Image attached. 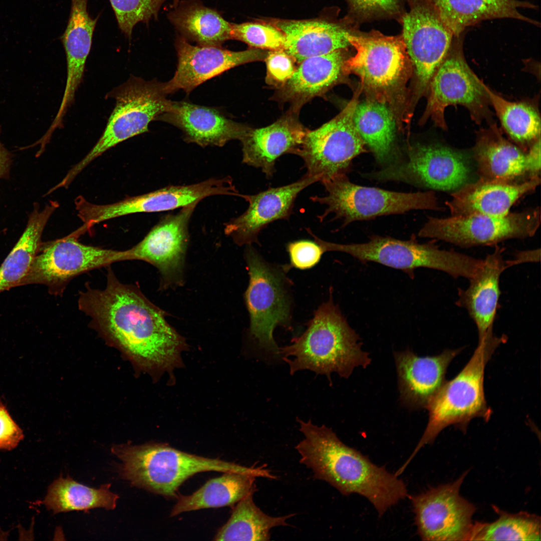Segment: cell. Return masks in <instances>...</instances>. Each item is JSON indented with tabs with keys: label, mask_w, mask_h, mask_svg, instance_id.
I'll return each instance as SVG.
<instances>
[{
	"label": "cell",
	"mask_w": 541,
	"mask_h": 541,
	"mask_svg": "<svg viewBox=\"0 0 541 541\" xmlns=\"http://www.w3.org/2000/svg\"><path fill=\"white\" fill-rule=\"evenodd\" d=\"M104 289L88 283L79 293V310L92 327L130 354L146 370L160 375L183 365L186 344L165 319L164 312L135 286L117 278L107 266Z\"/></svg>",
	"instance_id": "1"
},
{
	"label": "cell",
	"mask_w": 541,
	"mask_h": 541,
	"mask_svg": "<svg viewBox=\"0 0 541 541\" xmlns=\"http://www.w3.org/2000/svg\"><path fill=\"white\" fill-rule=\"evenodd\" d=\"M304 439L295 447L300 462L313 476L325 481L344 495L366 497L380 516L408 496L404 482L384 467L343 443L332 429L297 418Z\"/></svg>",
	"instance_id": "2"
},
{
	"label": "cell",
	"mask_w": 541,
	"mask_h": 541,
	"mask_svg": "<svg viewBox=\"0 0 541 541\" xmlns=\"http://www.w3.org/2000/svg\"><path fill=\"white\" fill-rule=\"evenodd\" d=\"M356 53L344 64L346 76L353 74L361 81L368 98L387 105L394 113L398 129L408 124L409 81L413 70L401 35L389 36L372 30L353 31L348 37Z\"/></svg>",
	"instance_id": "3"
},
{
	"label": "cell",
	"mask_w": 541,
	"mask_h": 541,
	"mask_svg": "<svg viewBox=\"0 0 541 541\" xmlns=\"http://www.w3.org/2000/svg\"><path fill=\"white\" fill-rule=\"evenodd\" d=\"M359 339L331 297L317 309L300 336L279 348L280 356L291 375L308 370L325 375L330 382L332 373L348 378L356 367L366 368L371 362Z\"/></svg>",
	"instance_id": "4"
},
{
	"label": "cell",
	"mask_w": 541,
	"mask_h": 541,
	"mask_svg": "<svg viewBox=\"0 0 541 541\" xmlns=\"http://www.w3.org/2000/svg\"><path fill=\"white\" fill-rule=\"evenodd\" d=\"M111 451L122 461L119 472L122 478L133 486L168 498H176L181 484L198 473L234 472L263 477L266 472L262 466L246 467L198 456L163 443L115 445Z\"/></svg>",
	"instance_id": "5"
},
{
	"label": "cell",
	"mask_w": 541,
	"mask_h": 541,
	"mask_svg": "<svg viewBox=\"0 0 541 541\" xmlns=\"http://www.w3.org/2000/svg\"><path fill=\"white\" fill-rule=\"evenodd\" d=\"M506 337H497L493 331L478 340L477 348L462 370L452 380L445 381L426 409L429 419L425 430L414 450L403 465L406 468L425 445L433 442L444 428L453 425L465 431L475 418L488 421L491 411L484 391L486 364Z\"/></svg>",
	"instance_id": "6"
},
{
	"label": "cell",
	"mask_w": 541,
	"mask_h": 541,
	"mask_svg": "<svg viewBox=\"0 0 541 541\" xmlns=\"http://www.w3.org/2000/svg\"><path fill=\"white\" fill-rule=\"evenodd\" d=\"M167 95L164 83L134 76L112 89L106 96L114 99L115 105L102 134L87 154L69 170L63 183L70 185L91 162L108 150L147 132L150 123L169 109L172 101Z\"/></svg>",
	"instance_id": "7"
},
{
	"label": "cell",
	"mask_w": 541,
	"mask_h": 541,
	"mask_svg": "<svg viewBox=\"0 0 541 541\" xmlns=\"http://www.w3.org/2000/svg\"><path fill=\"white\" fill-rule=\"evenodd\" d=\"M327 251L348 253L361 262H376L400 269L413 278L414 270L427 267L447 273L453 278H472L482 259L454 250L440 249L434 242L419 243L414 237L403 240L391 237L373 235L367 242L339 244L320 240Z\"/></svg>",
	"instance_id": "8"
},
{
	"label": "cell",
	"mask_w": 541,
	"mask_h": 541,
	"mask_svg": "<svg viewBox=\"0 0 541 541\" xmlns=\"http://www.w3.org/2000/svg\"><path fill=\"white\" fill-rule=\"evenodd\" d=\"M322 184L325 188L326 195L310 197L313 202L327 206L324 213L318 217L322 221L329 214L333 213L335 217L333 220L342 219L343 226L355 221L403 213L412 210L442 209L431 190L406 193L363 186L351 182L346 174Z\"/></svg>",
	"instance_id": "9"
},
{
	"label": "cell",
	"mask_w": 541,
	"mask_h": 541,
	"mask_svg": "<svg viewBox=\"0 0 541 541\" xmlns=\"http://www.w3.org/2000/svg\"><path fill=\"white\" fill-rule=\"evenodd\" d=\"M464 34L454 37L449 52L430 82L427 104L420 120L423 124L431 118L435 125L447 128L445 110L449 106L461 105L467 109L472 121L479 125L484 121L492 123L490 103L485 84L471 69L464 55Z\"/></svg>",
	"instance_id": "10"
},
{
	"label": "cell",
	"mask_w": 541,
	"mask_h": 541,
	"mask_svg": "<svg viewBox=\"0 0 541 541\" xmlns=\"http://www.w3.org/2000/svg\"><path fill=\"white\" fill-rule=\"evenodd\" d=\"M409 10L400 21L401 34L412 63L413 84L409 110L426 96L434 74L442 63L454 37L426 0H409Z\"/></svg>",
	"instance_id": "11"
},
{
	"label": "cell",
	"mask_w": 541,
	"mask_h": 541,
	"mask_svg": "<svg viewBox=\"0 0 541 541\" xmlns=\"http://www.w3.org/2000/svg\"><path fill=\"white\" fill-rule=\"evenodd\" d=\"M540 224L539 207L509 212L504 216L474 213L446 218L429 217L418 236L443 240L461 247L495 246L507 239L532 237Z\"/></svg>",
	"instance_id": "12"
},
{
	"label": "cell",
	"mask_w": 541,
	"mask_h": 541,
	"mask_svg": "<svg viewBox=\"0 0 541 541\" xmlns=\"http://www.w3.org/2000/svg\"><path fill=\"white\" fill-rule=\"evenodd\" d=\"M471 173L464 152L440 144L417 143L408 146L406 157L381 170L362 174L380 181H401L433 190L452 192L469 182Z\"/></svg>",
	"instance_id": "13"
},
{
	"label": "cell",
	"mask_w": 541,
	"mask_h": 541,
	"mask_svg": "<svg viewBox=\"0 0 541 541\" xmlns=\"http://www.w3.org/2000/svg\"><path fill=\"white\" fill-rule=\"evenodd\" d=\"M73 233L68 236L42 242L20 286L40 284L49 293L62 295L69 283L89 271L127 260V252L83 244Z\"/></svg>",
	"instance_id": "14"
},
{
	"label": "cell",
	"mask_w": 541,
	"mask_h": 541,
	"mask_svg": "<svg viewBox=\"0 0 541 541\" xmlns=\"http://www.w3.org/2000/svg\"><path fill=\"white\" fill-rule=\"evenodd\" d=\"M361 92L357 91L332 119L316 129L307 130L297 153L304 161L306 173L318 178L321 183L346 174L352 160L367 151L353 120Z\"/></svg>",
	"instance_id": "15"
},
{
	"label": "cell",
	"mask_w": 541,
	"mask_h": 541,
	"mask_svg": "<svg viewBox=\"0 0 541 541\" xmlns=\"http://www.w3.org/2000/svg\"><path fill=\"white\" fill-rule=\"evenodd\" d=\"M245 259L249 279L245 300L250 317V334L260 349L280 356L274 330L278 325H288L290 317L284 277L251 247L246 249Z\"/></svg>",
	"instance_id": "16"
},
{
	"label": "cell",
	"mask_w": 541,
	"mask_h": 541,
	"mask_svg": "<svg viewBox=\"0 0 541 541\" xmlns=\"http://www.w3.org/2000/svg\"><path fill=\"white\" fill-rule=\"evenodd\" d=\"M468 470L454 482L411 497L417 532L423 540H468L476 510L461 496Z\"/></svg>",
	"instance_id": "17"
},
{
	"label": "cell",
	"mask_w": 541,
	"mask_h": 541,
	"mask_svg": "<svg viewBox=\"0 0 541 541\" xmlns=\"http://www.w3.org/2000/svg\"><path fill=\"white\" fill-rule=\"evenodd\" d=\"M198 203L163 216L141 241L127 249V260L147 262L158 268L165 285L179 284L189 239V223Z\"/></svg>",
	"instance_id": "18"
},
{
	"label": "cell",
	"mask_w": 541,
	"mask_h": 541,
	"mask_svg": "<svg viewBox=\"0 0 541 541\" xmlns=\"http://www.w3.org/2000/svg\"><path fill=\"white\" fill-rule=\"evenodd\" d=\"M175 47L177 65L172 78L164 83L167 94L180 89L189 94L203 82L228 70L246 63L264 60L268 52L252 48L233 51L221 47L194 46L178 34Z\"/></svg>",
	"instance_id": "19"
},
{
	"label": "cell",
	"mask_w": 541,
	"mask_h": 541,
	"mask_svg": "<svg viewBox=\"0 0 541 541\" xmlns=\"http://www.w3.org/2000/svg\"><path fill=\"white\" fill-rule=\"evenodd\" d=\"M318 181V178L306 173L291 184L268 188L253 195L242 194L248 206L240 215L225 223L224 233L239 245L257 242L258 234L268 224L289 219L300 192Z\"/></svg>",
	"instance_id": "20"
},
{
	"label": "cell",
	"mask_w": 541,
	"mask_h": 541,
	"mask_svg": "<svg viewBox=\"0 0 541 541\" xmlns=\"http://www.w3.org/2000/svg\"><path fill=\"white\" fill-rule=\"evenodd\" d=\"M261 19L283 33L286 38L284 50L299 63L310 57L351 46L348 37L354 30V23L347 17L341 20L325 15L301 20Z\"/></svg>",
	"instance_id": "21"
},
{
	"label": "cell",
	"mask_w": 541,
	"mask_h": 541,
	"mask_svg": "<svg viewBox=\"0 0 541 541\" xmlns=\"http://www.w3.org/2000/svg\"><path fill=\"white\" fill-rule=\"evenodd\" d=\"M461 349H447L435 356L419 357L410 351L395 353L401 402L426 408L445 381L447 368Z\"/></svg>",
	"instance_id": "22"
},
{
	"label": "cell",
	"mask_w": 541,
	"mask_h": 541,
	"mask_svg": "<svg viewBox=\"0 0 541 541\" xmlns=\"http://www.w3.org/2000/svg\"><path fill=\"white\" fill-rule=\"evenodd\" d=\"M157 120L180 129L188 143L201 147H221L232 140L241 141L250 128L227 118L219 111L185 101H172L169 109Z\"/></svg>",
	"instance_id": "23"
},
{
	"label": "cell",
	"mask_w": 541,
	"mask_h": 541,
	"mask_svg": "<svg viewBox=\"0 0 541 541\" xmlns=\"http://www.w3.org/2000/svg\"><path fill=\"white\" fill-rule=\"evenodd\" d=\"M539 175L519 182L489 181L479 178L453 191L446 202L452 216L478 213L504 216L522 196L534 191Z\"/></svg>",
	"instance_id": "24"
},
{
	"label": "cell",
	"mask_w": 541,
	"mask_h": 541,
	"mask_svg": "<svg viewBox=\"0 0 541 541\" xmlns=\"http://www.w3.org/2000/svg\"><path fill=\"white\" fill-rule=\"evenodd\" d=\"M472 156L480 179L519 182L533 177L526 152L505 138L495 123L477 132Z\"/></svg>",
	"instance_id": "25"
},
{
	"label": "cell",
	"mask_w": 541,
	"mask_h": 541,
	"mask_svg": "<svg viewBox=\"0 0 541 541\" xmlns=\"http://www.w3.org/2000/svg\"><path fill=\"white\" fill-rule=\"evenodd\" d=\"M307 130L292 116H284L267 126L251 129L240 141L242 161L259 168L267 179L276 172L277 160L285 154L297 155Z\"/></svg>",
	"instance_id": "26"
},
{
	"label": "cell",
	"mask_w": 541,
	"mask_h": 541,
	"mask_svg": "<svg viewBox=\"0 0 541 541\" xmlns=\"http://www.w3.org/2000/svg\"><path fill=\"white\" fill-rule=\"evenodd\" d=\"M504 248L497 245L488 254L465 289H458L456 305L465 309L477 327L478 340L493 331L500 295L499 279L507 266L503 258Z\"/></svg>",
	"instance_id": "27"
},
{
	"label": "cell",
	"mask_w": 541,
	"mask_h": 541,
	"mask_svg": "<svg viewBox=\"0 0 541 541\" xmlns=\"http://www.w3.org/2000/svg\"><path fill=\"white\" fill-rule=\"evenodd\" d=\"M88 0H72L68 23L60 37L66 56L67 78L63 98L56 117L63 120L73 103L83 80L90 52L94 31L99 17L93 19L87 11Z\"/></svg>",
	"instance_id": "28"
},
{
	"label": "cell",
	"mask_w": 541,
	"mask_h": 541,
	"mask_svg": "<svg viewBox=\"0 0 541 541\" xmlns=\"http://www.w3.org/2000/svg\"><path fill=\"white\" fill-rule=\"evenodd\" d=\"M454 37L470 26L488 20L512 19L540 26L519 10L536 9L534 4L519 0H426Z\"/></svg>",
	"instance_id": "29"
},
{
	"label": "cell",
	"mask_w": 541,
	"mask_h": 541,
	"mask_svg": "<svg viewBox=\"0 0 541 541\" xmlns=\"http://www.w3.org/2000/svg\"><path fill=\"white\" fill-rule=\"evenodd\" d=\"M347 49H339L301 62L291 78L280 87L282 96L301 105L325 93L346 76L344 64L348 58Z\"/></svg>",
	"instance_id": "30"
},
{
	"label": "cell",
	"mask_w": 541,
	"mask_h": 541,
	"mask_svg": "<svg viewBox=\"0 0 541 541\" xmlns=\"http://www.w3.org/2000/svg\"><path fill=\"white\" fill-rule=\"evenodd\" d=\"M167 18L178 35L197 45L221 47L232 40V23L200 0L180 1Z\"/></svg>",
	"instance_id": "31"
},
{
	"label": "cell",
	"mask_w": 541,
	"mask_h": 541,
	"mask_svg": "<svg viewBox=\"0 0 541 541\" xmlns=\"http://www.w3.org/2000/svg\"><path fill=\"white\" fill-rule=\"evenodd\" d=\"M353 120L360 136L383 167L399 159L395 151L396 118L389 107L368 98L358 103Z\"/></svg>",
	"instance_id": "32"
},
{
	"label": "cell",
	"mask_w": 541,
	"mask_h": 541,
	"mask_svg": "<svg viewBox=\"0 0 541 541\" xmlns=\"http://www.w3.org/2000/svg\"><path fill=\"white\" fill-rule=\"evenodd\" d=\"M58 207L56 201H50L40 210L39 205L34 204L24 232L0 266V293L20 286L42 242L45 227Z\"/></svg>",
	"instance_id": "33"
},
{
	"label": "cell",
	"mask_w": 541,
	"mask_h": 541,
	"mask_svg": "<svg viewBox=\"0 0 541 541\" xmlns=\"http://www.w3.org/2000/svg\"><path fill=\"white\" fill-rule=\"evenodd\" d=\"M254 475L234 472H225L208 480L200 488L188 495H178L170 516L201 509L233 506L256 489Z\"/></svg>",
	"instance_id": "34"
},
{
	"label": "cell",
	"mask_w": 541,
	"mask_h": 541,
	"mask_svg": "<svg viewBox=\"0 0 541 541\" xmlns=\"http://www.w3.org/2000/svg\"><path fill=\"white\" fill-rule=\"evenodd\" d=\"M254 493L248 494L233 506L229 518L217 531L213 540H268L272 528L289 525L287 520L296 513L269 516L255 505Z\"/></svg>",
	"instance_id": "35"
},
{
	"label": "cell",
	"mask_w": 541,
	"mask_h": 541,
	"mask_svg": "<svg viewBox=\"0 0 541 541\" xmlns=\"http://www.w3.org/2000/svg\"><path fill=\"white\" fill-rule=\"evenodd\" d=\"M111 484L94 488L62 475L49 486L43 501L54 513L73 510L88 511L95 508L113 509L119 496L110 490Z\"/></svg>",
	"instance_id": "36"
},
{
	"label": "cell",
	"mask_w": 541,
	"mask_h": 541,
	"mask_svg": "<svg viewBox=\"0 0 541 541\" xmlns=\"http://www.w3.org/2000/svg\"><path fill=\"white\" fill-rule=\"evenodd\" d=\"M490 105L511 141L525 152L540 138V117L532 101L512 102L484 85Z\"/></svg>",
	"instance_id": "37"
},
{
	"label": "cell",
	"mask_w": 541,
	"mask_h": 541,
	"mask_svg": "<svg viewBox=\"0 0 541 541\" xmlns=\"http://www.w3.org/2000/svg\"><path fill=\"white\" fill-rule=\"evenodd\" d=\"M492 522L473 523L468 540H540V517L526 512L508 513L497 506Z\"/></svg>",
	"instance_id": "38"
},
{
	"label": "cell",
	"mask_w": 541,
	"mask_h": 541,
	"mask_svg": "<svg viewBox=\"0 0 541 541\" xmlns=\"http://www.w3.org/2000/svg\"><path fill=\"white\" fill-rule=\"evenodd\" d=\"M232 40L242 42L249 48L268 51L284 50L286 43L283 33L261 18L253 22L232 23Z\"/></svg>",
	"instance_id": "39"
},
{
	"label": "cell",
	"mask_w": 541,
	"mask_h": 541,
	"mask_svg": "<svg viewBox=\"0 0 541 541\" xmlns=\"http://www.w3.org/2000/svg\"><path fill=\"white\" fill-rule=\"evenodd\" d=\"M168 0H109L119 28L131 39L134 26L139 22L149 24L156 19L161 7Z\"/></svg>",
	"instance_id": "40"
},
{
	"label": "cell",
	"mask_w": 541,
	"mask_h": 541,
	"mask_svg": "<svg viewBox=\"0 0 541 541\" xmlns=\"http://www.w3.org/2000/svg\"><path fill=\"white\" fill-rule=\"evenodd\" d=\"M349 14L347 17L354 23L378 18L400 20L404 13L403 0H347Z\"/></svg>",
	"instance_id": "41"
},
{
	"label": "cell",
	"mask_w": 541,
	"mask_h": 541,
	"mask_svg": "<svg viewBox=\"0 0 541 541\" xmlns=\"http://www.w3.org/2000/svg\"><path fill=\"white\" fill-rule=\"evenodd\" d=\"M264 61L266 81L279 87L291 78L296 69L295 60L284 50L268 51Z\"/></svg>",
	"instance_id": "42"
},
{
	"label": "cell",
	"mask_w": 541,
	"mask_h": 541,
	"mask_svg": "<svg viewBox=\"0 0 541 541\" xmlns=\"http://www.w3.org/2000/svg\"><path fill=\"white\" fill-rule=\"evenodd\" d=\"M287 248L290 259L289 266L300 269L314 267L325 252L322 246L315 240L294 241L289 242Z\"/></svg>",
	"instance_id": "43"
},
{
	"label": "cell",
	"mask_w": 541,
	"mask_h": 541,
	"mask_svg": "<svg viewBox=\"0 0 541 541\" xmlns=\"http://www.w3.org/2000/svg\"><path fill=\"white\" fill-rule=\"evenodd\" d=\"M24 436L23 430L0 401V450L10 451L16 448Z\"/></svg>",
	"instance_id": "44"
},
{
	"label": "cell",
	"mask_w": 541,
	"mask_h": 541,
	"mask_svg": "<svg viewBox=\"0 0 541 541\" xmlns=\"http://www.w3.org/2000/svg\"><path fill=\"white\" fill-rule=\"evenodd\" d=\"M529 171L532 176L539 175L540 170V138L526 152Z\"/></svg>",
	"instance_id": "45"
},
{
	"label": "cell",
	"mask_w": 541,
	"mask_h": 541,
	"mask_svg": "<svg viewBox=\"0 0 541 541\" xmlns=\"http://www.w3.org/2000/svg\"><path fill=\"white\" fill-rule=\"evenodd\" d=\"M540 249L520 251L516 253L514 258L511 260H506L508 267L515 264L524 262H538L540 260Z\"/></svg>",
	"instance_id": "46"
},
{
	"label": "cell",
	"mask_w": 541,
	"mask_h": 541,
	"mask_svg": "<svg viewBox=\"0 0 541 541\" xmlns=\"http://www.w3.org/2000/svg\"><path fill=\"white\" fill-rule=\"evenodd\" d=\"M1 130L0 125V135ZM12 162L13 154L4 146L0 140V179L9 177Z\"/></svg>",
	"instance_id": "47"
}]
</instances>
